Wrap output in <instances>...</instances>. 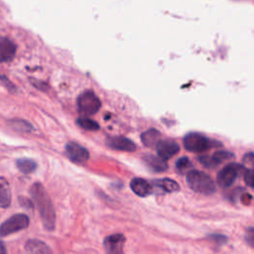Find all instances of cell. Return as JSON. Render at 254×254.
Wrapping results in <instances>:
<instances>
[{
	"instance_id": "obj_1",
	"label": "cell",
	"mask_w": 254,
	"mask_h": 254,
	"mask_svg": "<svg viewBox=\"0 0 254 254\" xmlns=\"http://www.w3.org/2000/svg\"><path fill=\"white\" fill-rule=\"evenodd\" d=\"M30 194L39 210L44 227L49 231H53L56 226V212L45 187L39 182L34 183L30 188Z\"/></svg>"
},
{
	"instance_id": "obj_2",
	"label": "cell",
	"mask_w": 254,
	"mask_h": 254,
	"mask_svg": "<svg viewBox=\"0 0 254 254\" xmlns=\"http://www.w3.org/2000/svg\"><path fill=\"white\" fill-rule=\"evenodd\" d=\"M186 182L190 190L200 194L210 195L216 190L213 180L208 175L198 170L189 171L186 176Z\"/></svg>"
},
{
	"instance_id": "obj_3",
	"label": "cell",
	"mask_w": 254,
	"mask_h": 254,
	"mask_svg": "<svg viewBox=\"0 0 254 254\" xmlns=\"http://www.w3.org/2000/svg\"><path fill=\"white\" fill-rule=\"evenodd\" d=\"M222 144L218 141L211 140L208 137L197 133L190 132L184 137V147L186 150L193 153H201L211 148L221 147Z\"/></svg>"
},
{
	"instance_id": "obj_4",
	"label": "cell",
	"mask_w": 254,
	"mask_h": 254,
	"mask_svg": "<svg viewBox=\"0 0 254 254\" xmlns=\"http://www.w3.org/2000/svg\"><path fill=\"white\" fill-rule=\"evenodd\" d=\"M244 170H245V167L240 164L231 163L226 165L217 174L216 182L218 186L222 189L230 188L234 184V182L237 180L241 172H244Z\"/></svg>"
},
{
	"instance_id": "obj_5",
	"label": "cell",
	"mask_w": 254,
	"mask_h": 254,
	"mask_svg": "<svg viewBox=\"0 0 254 254\" xmlns=\"http://www.w3.org/2000/svg\"><path fill=\"white\" fill-rule=\"evenodd\" d=\"M30 224V219L27 214L16 213L6 219L0 225V236L5 237L15 232L26 229Z\"/></svg>"
},
{
	"instance_id": "obj_6",
	"label": "cell",
	"mask_w": 254,
	"mask_h": 254,
	"mask_svg": "<svg viewBox=\"0 0 254 254\" xmlns=\"http://www.w3.org/2000/svg\"><path fill=\"white\" fill-rule=\"evenodd\" d=\"M101 102L99 98L91 91L81 93L77 98L78 110L84 115H92L100 108Z\"/></svg>"
},
{
	"instance_id": "obj_7",
	"label": "cell",
	"mask_w": 254,
	"mask_h": 254,
	"mask_svg": "<svg viewBox=\"0 0 254 254\" xmlns=\"http://www.w3.org/2000/svg\"><path fill=\"white\" fill-rule=\"evenodd\" d=\"M65 154L68 159L75 164L82 165L89 159V152L87 149L75 142H68L65 145Z\"/></svg>"
},
{
	"instance_id": "obj_8",
	"label": "cell",
	"mask_w": 254,
	"mask_h": 254,
	"mask_svg": "<svg viewBox=\"0 0 254 254\" xmlns=\"http://www.w3.org/2000/svg\"><path fill=\"white\" fill-rule=\"evenodd\" d=\"M126 237L122 233L108 235L103 240V248L106 254H123Z\"/></svg>"
},
{
	"instance_id": "obj_9",
	"label": "cell",
	"mask_w": 254,
	"mask_h": 254,
	"mask_svg": "<svg viewBox=\"0 0 254 254\" xmlns=\"http://www.w3.org/2000/svg\"><path fill=\"white\" fill-rule=\"evenodd\" d=\"M156 151L158 157L166 161L180 152V146L173 140H160L156 144Z\"/></svg>"
},
{
	"instance_id": "obj_10",
	"label": "cell",
	"mask_w": 254,
	"mask_h": 254,
	"mask_svg": "<svg viewBox=\"0 0 254 254\" xmlns=\"http://www.w3.org/2000/svg\"><path fill=\"white\" fill-rule=\"evenodd\" d=\"M109 148L118 150V151H126V152H133L136 150V144L124 137V136H112L109 137L106 141Z\"/></svg>"
},
{
	"instance_id": "obj_11",
	"label": "cell",
	"mask_w": 254,
	"mask_h": 254,
	"mask_svg": "<svg viewBox=\"0 0 254 254\" xmlns=\"http://www.w3.org/2000/svg\"><path fill=\"white\" fill-rule=\"evenodd\" d=\"M130 188L132 191L140 197H147L154 193V189L151 183L142 178L132 179L130 182Z\"/></svg>"
},
{
	"instance_id": "obj_12",
	"label": "cell",
	"mask_w": 254,
	"mask_h": 254,
	"mask_svg": "<svg viewBox=\"0 0 254 254\" xmlns=\"http://www.w3.org/2000/svg\"><path fill=\"white\" fill-rule=\"evenodd\" d=\"M151 185L153 186L154 190H160L161 192H167V193L179 191L181 189L180 185L176 181L169 178L153 180L151 182Z\"/></svg>"
},
{
	"instance_id": "obj_13",
	"label": "cell",
	"mask_w": 254,
	"mask_h": 254,
	"mask_svg": "<svg viewBox=\"0 0 254 254\" xmlns=\"http://www.w3.org/2000/svg\"><path fill=\"white\" fill-rule=\"evenodd\" d=\"M16 45L8 38H0V63H7L14 59Z\"/></svg>"
},
{
	"instance_id": "obj_14",
	"label": "cell",
	"mask_w": 254,
	"mask_h": 254,
	"mask_svg": "<svg viewBox=\"0 0 254 254\" xmlns=\"http://www.w3.org/2000/svg\"><path fill=\"white\" fill-rule=\"evenodd\" d=\"M25 250L28 254H53V251L48 244L36 238L29 239L25 243Z\"/></svg>"
},
{
	"instance_id": "obj_15",
	"label": "cell",
	"mask_w": 254,
	"mask_h": 254,
	"mask_svg": "<svg viewBox=\"0 0 254 254\" xmlns=\"http://www.w3.org/2000/svg\"><path fill=\"white\" fill-rule=\"evenodd\" d=\"M145 164L156 173H162L168 170V164L165 160L161 159L160 157L153 156V155H146L143 158Z\"/></svg>"
},
{
	"instance_id": "obj_16",
	"label": "cell",
	"mask_w": 254,
	"mask_h": 254,
	"mask_svg": "<svg viewBox=\"0 0 254 254\" xmlns=\"http://www.w3.org/2000/svg\"><path fill=\"white\" fill-rule=\"evenodd\" d=\"M11 203V190L8 181L0 177V207L7 208Z\"/></svg>"
},
{
	"instance_id": "obj_17",
	"label": "cell",
	"mask_w": 254,
	"mask_h": 254,
	"mask_svg": "<svg viewBox=\"0 0 254 254\" xmlns=\"http://www.w3.org/2000/svg\"><path fill=\"white\" fill-rule=\"evenodd\" d=\"M37 163L33 159L29 158H20L16 160V167L17 169L23 173V174H31L36 171L37 169Z\"/></svg>"
},
{
	"instance_id": "obj_18",
	"label": "cell",
	"mask_w": 254,
	"mask_h": 254,
	"mask_svg": "<svg viewBox=\"0 0 254 254\" xmlns=\"http://www.w3.org/2000/svg\"><path fill=\"white\" fill-rule=\"evenodd\" d=\"M161 133L156 129H149L145 131L141 135V140L147 147H153L156 146V144L160 141Z\"/></svg>"
},
{
	"instance_id": "obj_19",
	"label": "cell",
	"mask_w": 254,
	"mask_h": 254,
	"mask_svg": "<svg viewBox=\"0 0 254 254\" xmlns=\"http://www.w3.org/2000/svg\"><path fill=\"white\" fill-rule=\"evenodd\" d=\"M76 124L84 129V130H88V131H96L99 129V125L96 121L90 119V118H87V117H81V118H78L76 120Z\"/></svg>"
},
{
	"instance_id": "obj_20",
	"label": "cell",
	"mask_w": 254,
	"mask_h": 254,
	"mask_svg": "<svg viewBox=\"0 0 254 254\" xmlns=\"http://www.w3.org/2000/svg\"><path fill=\"white\" fill-rule=\"evenodd\" d=\"M9 125L14 130L21 131V132H30L33 129L32 125L29 122L22 119H12L9 121Z\"/></svg>"
},
{
	"instance_id": "obj_21",
	"label": "cell",
	"mask_w": 254,
	"mask_h": 254,
	"mask_svg": "<svg viewBox=\"0 0 254 254\" xmlns=\"http://www.w3.org/2000/svg\"><path fill=\"white\" fill-rule=\"evenodd\" d=\"M199 163L205 168H215L221 164V162L214 155H204L198 157Z\"/></svg>"
},
{
	"instance_id": "obj_22",
	"label": "cell",
	"mask_w": 254,
	"mask_h": 254,
	"mask_svg": "<svg viewBox=\"0 0 254 254\" xmlns=\"http://www.w3.org/2000/svg\"><path fill=\"white\" fill-rule=\"evenodd\" d=\"M206 239L214 242L217 245H224L228 241V237L222 233H209L206 235Z\"/></svg>"
},
{
	"instance_id": "obj_23",
	"label": "cell",
	"mask_w": 254,
	"mask_h": 254,
	"mask_svg": "<svg viewBox=\"0 0 254 254\" xmlns=\"http://www.w3.org/2000/svg\"><path fill=\"white\" fill-rule=\"evenodd\" d=\"M191 167V163L190 161L189 160L188 157H182L180 158L177 162H176V169L179 171V172H185L186 170L190 169Z\"/></svg>"
},
{
	"instance_id": "obj_24",
	"label": "cell",
	"mask_w": 254,
	"mask_h": 254,
	"mask_svg": "<svg viewBox=\"0 0 254 254\" xmlns=\"http://www.w3.org/2000/svg\"><path fill=\"white\" fill-rule=\"evenodd\" d=\"M221 163L223 161H226V160H230L232 158H234V154L231 153V152H228V151H217L213 154Z\"/></svg>"
},
{
	"instance_id": "obj_25",
	"label": "cell",
	"mask_w": 254,
	"mask_h": 254,
	"mask_svg": "<svg viewBox=\"0 0 254 254\" xmlns=\"http://www.w3.org/2000/svg\"><path fill=\"white\" fill-rule=\"evenodd\" d=\"M243 178H244V182L246 183V185L250 188L253 187V172L252 169H247L245 168L244 172H243Z\"/></svg>"
},
{
	"instance_id": "obj_26",
	"label": "cell",
	"mask_w": 254,
	"mask_h": 254,
	"mask_svg": "<svg viewBox=\"0 0 254 254\" xmlns=\"http://www.w3.org/2000/svg\"><path fill=\"white\" fill-rule=\"evenodd\" d=\"M18 201L20 203V205L26 209H30L32 210L34 208V204L32 202V200L30 198H27L25 196H19Z\"/></svg>"
},
{
	"instance_id": "obj_27",
	"label": "cell",
	"mask_w": 254,
	"mask_h": 254,
	"mask_svg": "<svg viewBox=\"0 0 254 254\" xmlns=\"http://www.w3.org/2000/svg\"><path fill=\"white\" fill-rule=\"evenodd\" d=\"M0 80H1V82H3V84L6 86V88H7L8 90H10V91H15V90H16V87H15L14 84L7 78V76L0 74Z\"/></svg>"
},
{
	"instance_id": "obj_28",
	"label": "cell",
	"mask_w": 254,
	"mask_h": 254,
	"mask_svg": "<svg viewBox=\"0 0 254 254\" xmlns=\"http://www.w3.org/2000/svg\"><path fill=\"white\" fill-rule=\"evenodd\" d=\"M246 242H248V244L252 247L253 246V238H254V229L252 226L248 227V229L246 230Z\"/></svg>"
},
{
	"instance_id": "obj_29",
	"label": "cell",
	"mask_w": 254,
	"mask_h": 254,
	"mask_svg": "<svg viewBox=\"0 0 254 254\" xmlns=\"http://www.w3.org/2000/svg\"><path fill=\"white\" fill-rule=\"evenodd\" d=\"M244 162H246V163L248 162L249 164L252 165V163H253V153L252 152H250L244 156Z\"/></svg>"
},
{
	"instance_id": "obj_30",
	"label": "cell",
	"mask_w": 254,
	"mask_h": 254,
	"mask_svg": "<svg viewBox=\"0 0 254 254\" xmlns=\"http://www.w3.org/2000/svg\"><path fill=\"white\" fill-rule=\"evenodd\" d=\"M0 254H6V247L5 244L0 240Z\"/></svg>"
}]
</instances>
